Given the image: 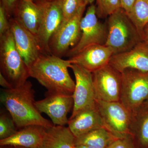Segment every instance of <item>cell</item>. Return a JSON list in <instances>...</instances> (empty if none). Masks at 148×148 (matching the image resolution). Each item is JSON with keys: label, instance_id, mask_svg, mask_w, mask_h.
Listing matches in <instances>:
<instances>
[{"label": "cell", "instance_id": "obj_15", "mask_svg": "<svg viewBox=\"0 0 148 148\" xmlns=\"http://www.w3.org/2000/svg\"><path fill=\"white\" fill-rule=\"evenodd\" d=\"M109 64L120 73L127 69L148 72V45L143 41L129 51L114 54Z\"/></svg>", "mask_w": 148, "mask_h": 148}, {"label": "cell", "instance_id": "obj_7", "mask_svg": "<svg viewBox=\"0 0 148 148\" xmlns=\"http://www.w3.org/2000/svg\"><path fill=\"white\" fill-rule=\"evenodd\" d=\"M96 103L104 127L119 138L131 135L132 114L120 101Z\"/></svg>", "mask_w": 148, "mask_h": 148}, {"label": "cell", "instance_id": "obj_31", "mask_svg": "<svg viewBox=\"0 0 148 148\" xmlns=\"http://www.w3.org/2000/svg\"><path fill=\"white\" fill-rule=\"evenodd\" d=\"M141 38L143 41L148 45V23L143 28L141 35Z\"/></svg>", "mask_w": 148, "mask_h": 148}, {"label": "cell", "instance_id": "obj_14", "mask_svg": "<svg viewBox=\"0 0 148 148\" xmlns=\"http://www.w3.org/2000/svg\"><path fill=\"white\" fill-rule=\"evenodd\" d=\"M113 55V51L110 47L93 45L69 60L71 64L78 65L92 73L109 64Z\"/></svg>", "mask_w": 148, "mask_h": 148}, {"label": "cell", "instance_id": "obj_26", "mask_svg": "<svg viewBox=\"0 0 148 148\" xmlns=\"http://www.w3.org/2000/svg\"><path fill=\"white\" fill-rule=\"evenodd\" d=\"M107 148H135V143L131 135L119 138Z\"/></svg>", "mask_w": 148, "mask_h": 148}, {"label": "cell", "instance_id": "obj_9", "mask_svg": "<svg viewBox=\"0 0 148 148\" xmlns=\"http://www.w3.org/2000/svg\"><path fill=\"white\" fill-rule=\"evenodd\" d=\"M86 8L83 7L73 17L61 23L49 41L51 54L61 58L66 55L71 47L72 48L78 42L81 35V21Z\"/></svg>", "mask_w": 148, "mask_h": 148}, {"label": "cell", "instance_id": "obj_17", "mask_svg": "<svg viewBox=\"0 0 148 148\" xmlns=\"http://www.w3.org/2000/svg\"><path fill=\"white\" fill-rule=\"evenodd\" d=\"M47 128L40 125H29L20 129L12 136L0 140L1 146L38 148Z\"/></svg>", "mask_w": 148, "mask_h": 148}, {"label": "cell", "instance_id": "obj_6", "mask_svg": "<svg viewBox=\"0 0 148 148\" xmlns=\"http://www.w3.org/2000/svg\"><path fill=\"white\" fill-rule=\"evenodd\" d=\"M81 35L78 42L71 49L66 56L71 58L86 47L93 45H105L107 37L106 24L99 21L95 5L88 7L81 21Z\"/></svg>", "mask_w": 148, "mask_h": 148}, {"label": "cell", "instance_id": "obj_18", "mask_svg": "<svg viewBox=\"0 0 148 148\" xmlns=\"http://www.w3.org/2000/svg\"><path fill=\"white\" fill-rule=\"evenodd\" d=\"M41 13L40 7L35 1L19 0L12 17L16 18L36 36L39 27Z\"/></svg>", "mask_w": 148, "mask_h": 148}, {"label": "cell", "instance_id": "obj_33", "mask_svg": "<svg viewBox=\"0 0 148 148\" xmlns=\"http://www.w3.org/2000/svg\"><path fill=\"white\" fill-rule=\"evenodd\" d=\"M94 1H95V0H82L83 2L86 5H88L89 4H91Z\"/></svg>", "mask_w": 148, "mask_h": 148}, {"label": "cell", "instance_id": "obj_10", "mask_svg": "<svg viewBox=\"0 0 148 148\" xmlns=\"http://www.w3.org/2000/svg\"><path fill=\"white\" fill-rule=\"evenodd\" d=\"M96 100L106 102L120 101L121 73L110 64L92 72Z\"/></svg>", "mask_w": 148, "mask_h": 148}, {"label": "cell", "instance_id": "obj_27", "mask_svg": "<svg viewBox=\"0 0 148 148\" xmlns=\"http://www.w3.org/2000/svg\"><path fill=\"white\" fill-rule=\"evenodd\" d=\"M10 29L9 19L4 8L0 5V37L5 34Z\"/></svg>", "mask_w": 148, "mask_h": 148}, {"label": "cell", "instance_id": "obj_20", "mask_svg": "<svg viewBox=\"0 0 148 148\" xmlns=\"http://www.w3.org/2000/svg\"><path fill=\"white\" fill-rule=\"evenodd\" d=\"M119 138L105 127H102L75 138V145H83L96 148H107Z\"/></svg>", "mask_w": 148, "mask_h": 148}, {"label": "cell", "instance_id": "obj_25", "mask_svg": "<svg viewBox=\"0 0 148 148\" xmlns=\"http://www.w3.org/2000/svg\"><path fill=\"white\" fill-rule=\"evenodd\" d=\"M15 123L10 115L1 112L0 115V140L9 138L17 130Z\"/></svg>", "mask_w": 148, "mask_h": 148}, {"label": "cell", "instance_id": "obj_12", "mask_svg": "<svg viewBox=\"0 0 148 148\" xmlns=\"http://www.w3.org/2000/svg\"><path fill=\"white\" fill-rule=\"evenodd\" d=\"M36 105L41 113L49 117L54 125L65 126L69 123L68 114L73 108V95L47 92L45 98L36 101Z\"/></svg>", "mask_w": 148, "mask_h": 148}, {"label": "cell", "instance_id": "obj_30", "mask_svg": "<svg viewBox=\"0 0 148 148\" xmlns=\"http://www.w3.org/2000/svg\"><path fill=\"white\" fill-rule=\"evenodd\" d=\"M0 85L5 89H10L13 88L8 80L0 72Z\"/></svg>", "mask_w": 148, "mask_h": 148}, {"label": "cell", "instance_id": "obj_8", "mask_svg": "<svg viewBox=\"0 0 148 148\" xmlns=\"http://www.w3.org/2000/svg\"><path fill=\"white\" fill-rule=\"evenodd\" d=\"M40 7L41 17L36 37L42 53L51 54L49 43L51 38L63 22L59 0H34Z\"/></svg>", "mask_w": 148, "mask_h": 148}, {"label": "cell", "instance_id": "obj_29", "mask_svg": "<svg viewBox=\"0 0 148 148\" xmlns=\"http://www.w3.org/2000/svg\"><path fill=\"white\" fill-rule=\"evenodd\" d=\"M136 0H121V8L127 14L132 9Z\"/></svg>", "mask_w": 148, "mask_h": 148}, {"label": "cell", "instance_id": "obj_22", "mask_svg": "<svg viewBox=\"0 0 148 148\" xmlns=\"http://www.w3.org/2000/svg\"><path fill=\"white\" fill-rule=\"evenodd\" d=\"M127 14L141 37L143 28L148 23V0H136L131 11Z\"/></svg>", "mask_w": 148, "mask_h": 148}, {"label": "cell", "instance_id": "obj_19", "mask_svg": "<svg viewBox=\"0 0 148 148\" xmlns=\"http://www.w3.org/2000/svg\"><path fill=\"white\" fill-rule=\"evenodd\" d=\"M75 138L69 127L53 125L47 128L38 148H75Z\"/></svg>", "mask_w": 148, "mask_h": 148}, {"label": "cell", "instance_id": "obj_13", "mask_svg": "<svg viewBox=\"0 0 148 148\" xmlns=\"http://www.w3.org/2000/svg\"><path fill=\"white\" fill-rule=\"evenodd\" d=\"M9 23L16 49L29 68L42 53L36 37L14 17Z\"/></svg>", "mask_w": 148, "mask_h": 148}, {"label": "cell", "instance_id": "obj_4", "mask_svg": "<svg viewBox=\"0 0 148 148\" xmlns=\"http://www.w3.org/2000/svg\"><path fill=\"white\" fill-rule=\"evenodd\" d=\"M0 68L13 88L24 84L30 77L29 67L16 49L10 29L0 37Z\"/></svg>", "mask_w": 148, "mask_h": 148}, {"label": "cell", "instance_id": "obj_32", "mask_svg": "<svg viewBox=\"0 0 148 148\" xmlns=\"http://www.w3.org/2000/svg\"><path fill=\"white\" fill-rule=\"evenodd\" d=\"M75 148H96L92 146L86 145H76Z\"/></svg>", "mask_w": 148, "mask_h": 148}, {"label": "cell", "instance_id": "obj_21", "mask_svg": "<svg viewBox=\"0 0 148 148\" xmlns=\"http://www.w3.org/2000/svg\"><path fill=\"white\" fill-rule=\"evenodd\" d=\"M131 135L143 147H148V110L141 107L132 114Z\"/></svg>", "mask_w": 148, "mask_h": 148}, {"label": "cell", "instance_id": "obj_23", "mask_svg": "<svg viewBox=\"0 0 148 148\" xmlns=\"http://www.w3.org/2000/svg\"><path fill=\"white\" fill-rule=\"evenodd\" d=\"M96 12L98 18H108L121 8V0H95Z\"/></svg>", "mask_w": 148, "mask_h": 148}, {"label": "cell", "instance_id": "obj_16", "mask_svg": "<svg viewBox=\"0 0 148 148\" xmlns=\"http://www.w3.org/2000/svg\"><path fill=\"white\" fill-rule=\"evenodd\" d=\"M69 129L78 138L95 129L104 127L97 105L80 111L72 118L69 119Z\"/></svg>", "mask_w": 148, "mask_h": 148}, {"label": "cell", "instance_id": "obj_11", "mask_svg": "<svg viewBox=\"0 0 148 148\" xmlns=\"http://www.w3.org/2000/svg\"><path fill=\"white\" fill-rule=\"evenodd\" d=\"M75 79V86L73 94L74 106L71 116H75L82 110L96 105L92 73L81 66L71 64Z\"/></svg>", "mask_w": 148, "mask_h": 148}, {"label": "cell", "instance_id": "obj_2", "mask_svg": "<svg viewBox=\"0 0 148 148\" xmlns=\"http://www.w3.org/2000/svg\"><path fill=\"white\" fill-rule=\"evenodd\" d=\"M71 64L69 60L42 53L29 67L30 77L44 86L48 93L73 95L75 82L68 71Z\"/></svg>", "mask_w": 148, "mask_h": 148}, {"label": "cell", "instance_id": "obj_1", "mask_svg": "<svg viewBox=\"0 0 148 148\" xmlns=\"http://www.w3.org/2000/svg\"><path fill=\"white\" fill-rule=\"evenodd\" d=\"M35 93L33 85L29 81L21 86L4 89L1 92V102L8 111L18 128L33 125L47 128L54 125L42 116L37 108Z\"/></svg>", "mask_w": 148, "mask_h": 148}, {"label": "cell", "instance_id": "obj_36", "mask_svg": "<svg viewBox=\"0 0 148 148\" xmlns=\"http://www.w3.org/2000/svg\"><path fill=\"white\" fill-rule=\"evenodd\" d=\"M1 148H5V146H1Z\"/></svg>", "mask_w": 148, "mask_h": 148}, {"label": "cell", "instance_id": "obj_38", "mask_svg": "<svg viewBox=\"0 0 148 148\" xmlns=\"http://www.w3.org/2000/svg\"><path fill=\"white\" fill-rule=\"evenodd\" d=\"M31 1H34V0H31Z\"/></svg>", "mask_w": 148, "mask_h": 148}, {"label": "cell", "instance_id": "obj_37", "mask_svg": "<svg viewBox=\"0 0 148 148\" xmlns=\"http://www.w3.org/2000/svg\"><path fill=\"white\" fill-rule=\"evenodd\" d=\"M45 1H51V0H45Z\"/></svg>", "mask_w": 148, "mask_h": 148}, {"label": "cell", "instance_id": "obj_3", "mask_svg": "<svg viewBox=\"0 0 148 148\" xmlns=\"http://www.w3.org/2000/svg\"><path fill=\"white\" fill-rule=\"evenodd\" d=\"M106 24L105 45L112 49L114 55L129 51L143 41L135 24L122 8L109 16Z\"/></svg>", "mask_w": 148, "mask_h": 148}, {"label": "cell", "instance_id": "obj_28", "mask_svg": "<svg viewBox=\"0 0 148 148\" xmlns=\"http://www.w3.org/2000/svg\"><path fill=\"white\" fill-rule=\"evenodd\" d=\"M19 0H0V5L2 6L5 11L9 19L13 16L14 12Z\"/></svg>", "mask_w": 148, "mask_h": 148}, {"label": "cell", "instance_id": "obj_34", "mask_svg": "<svg viewBox=\"0 0 148 148\" xmlns=\"http://www.w3.org/2000/svg\"><path fill=\"white\" fill-rule=\"evenodd\" d=\"M142 107L148 110V98L145 102V103H144L143 106H142Z\"/></svg>", "mask_w": 148, "mask_h": 148}, {"label": "cell", "instance_id": "obj_5", "mask_svg": "<svg viewBox=\"0 0 148 148\" xmlns=\"http://www.w3.org/2000/svg\"><path fill=\"white\" fill-rule=\"evenodd\" d=\"M120 102L133 114L148 98V72L127 69L121 72Z\"/></svg>", "mask_w": 148, "mask_h": 148}, {"label": "cell", "instance_id": "obj_35", "mask_svg": "<svg viewBox=\"0 0 148 148\" xmlns=\"http://www.w3.org/2000/svg\"><path fill=\"white\" fill-rule=\"evenodd\" d=\"M14 148H27L21 147H14Z\"/></svg>", "mask_w": 148, "mask_h": 148}, {"label": "cell", "instance_id": "obj_24", "mask_svg": "<svg viewBox=\"0 0 148 148\" xmlns=\"http://www.w3.org/2000/svg\"><path fill=\"white\" fill-rule=\"evenodd\" d=\"M63 21L65 22L73 17L86 5L82 0H59Z\"/></svg>", "mask_w": 148, "mask_h": 148}]
</instances>
